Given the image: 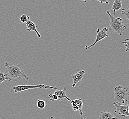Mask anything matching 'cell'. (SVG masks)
<instances>
[{"label":"cell","mask_w":129,"mask_h":119,"mask_svg":"<svg viewBox=\"0 0 129 119\" xmlns=\"http://www.w3.org/2000/svg\"><path fill=\"white\" fill-rule=\"evenodd\" d=\"M30 18L29 16H26L25 14H22V16L20 17L19 19H20L21 22L22 23H26V22H27L28 19Z\"/></svg>","instance_id":"obj_15"},{"label":"cell","mask_w":129,"mask_h":119,"mask_svg":"<svg viewBox=\"0 0 129 119\" xmlns=\"http://www.w3.org/2000/svg\"><path fill=\"white\" fill-rule=\"evenodd\" d=\"M106 13L109 15L110 19L109 30L112 31L117 35H122L123 32L126 29V27L124 24L122 19L119 17H115L112 16L109 11H107Z\"/></svg>","instance_id":"obj_2"},{"label":"cell","mask_w":129,"mask_h":119,"mask_svg":"<svg viewBox=\"0 0 129 119\" xmlns=\"http://www.w3.org/2000/svg\"><path fill=\"white\" fill-rule=\"evenodd\" d=\"M113 104L116 108L114 112L124 117L129 116V103H127V105H122L114 102Z\"/></svg>","instance_id":"obj_6"},{"label":"cell","mask_w":129,"mask_h":119,"mask_svg":"<svg viewBox=\"0 0 129 119\" xmlns=\"http://www.w3.org/2000/svg\"><path fill=\"white\" fill-rule=\"evenodd\" d=\"M129 6H128L126 9H122V14L124 15V17L127 20H129Z\"/></svg>","instance_id":"obj_14"},{"label":"cell","mask_w":129,"mask_h":119,"mask_svg":"<svg viewBox=\"0 0 129 119\" xmlns=\"http://www.w3.org/2000/svg\"><path fill=\"white\" fill-rule=\"evenodd\" d=\"M114 101L115 103L119 104H123L125 102L129 103L128 97L129 96L128 88L118 85L114 89Z\"/></svg>","instance_id":"obj_3"},{"label":"cell","mask_w":129,"mask_h":119,"mask_svg":"<svg viewBox=\"0 0 129 119\" xmlns=\"http://www.w3.org/2000/svg\"><path fill=\"white\" fill-rule=\"evenodd\" d=\"M72 108H73V110H74V111H77V110H78V108L77 106L76 105H73V106H72Z\"/></svg>","instance_id":"obj_19"},{"label":"cell","mask_w":129,"mask_h":119,"mask_svg":"<svg viewBox=\"0 0 129 119\" xmlns=\"http://www.w3.org/2000/svg\"><path fill=\"white\" fill-rule=\"evenodd\" d=\"M109 29H107V27H104L102 29H100L99 28H98L97 30V36L96 40H95L94 42L92 43V45L87 46V45H85V49L87 50H91V48L93 47L96 45L97 43L99 42L102 40L104 39V38L109 37V35H107V33L108 32Z\"/></svg>","instance_id":"obj_5"},{"label":"cell","mask_w":129,"mask_h":119,"mask_svg":"<svg viewBox=\"0 0 129 119\" xmlns=\"http://www.w3.org/2000/svg\"><path fill=\"white\" fill-rule=\"evenodd\" d=\"M40 88H51V89H54L55 90H58L60 89H62L63 88L60 87L59 86H55V87H52L50 86H47L45 84L36 85H19L13 87V89L14 90L15 93H17L18 92H22L24 91L29 90V89H33Z\"/></svg>","instance_id":"obj_4"},{"label":"cell","mask_w":129,"mask_h":119,"mask_svg":"<svg viewBox=\"0 0 129 119\" xmlns=\"http://www.w3.org/2000/svg\"><path fill=\"white\" fill-rule=\"evenodd\" d=\"M85 74V72L84 70H81L79 72H76L71 75V78L73 80L72 87H74L78 82H79L83 78Z\"/></svg>","instance_id":"obj_7"},{"label":"cell","mask_w":129,"mask_h":119,"mask_svg":"<svg viewBox=\"0 0 129 119\" xmlns=\"http://www.w3.org/2000/svg\"><path fill=\"white\" fill-rule=\"evenodd\" d=\"M48 99H50V101H56L58 100V97L56 94H50L48 95Z\"/></svg>","instance_id":"obj_16"},{"label":"cell","mask_w":129,"mask_h":119,"mask_svg":"<svg viewBox=\"0 0 129 119\" xmlns=\"http://www.w3.org/2000/svg\"><path fill=\"white\" fill-rule=\"evenodd\" d=\"M50 119H55V118H54L53 117L51 116L50 117Z\"/></svg>","instance_id":"obj_21"},{"label":"cell","mask_w":129,"mask_h":119,"mask_svg":"<svg viewBox=\"0 0 129 119\" xmlns=\"http://www.w3.org/2000/svg\"><path fill=\"white\" fill-rule=\"evenodd\" d=\"M6 80V77L3 72H0V83Z\"/></svg>","instance_id":"obj_18"},{"label":"cell","mask_w":129,"mask_h":119,"mask_svg":"<svg viewBox=\"0 0 129 119\" xmlns=\"http://www.w3.org/2000/svg\"><path fill=\"white\" fill-rule=\"evenodd\" d=\"M129 40L128 39H125L124 42H123V44L124 45V47H125V51L127 52H129Z\"/></svg>","instance_id":"obj_17"},{"label":"cell","mask_w":129,"mask_h":119,"mask_svg":"<svg viewBox=\"0 0 129 119\" xmlns=\"http://www.w3.org/2000/svg\"><path fill=\"white\" fill-rule=\"evenodd\" d=\"M4 66L6 68L4 74L6 77V80L16 82L24 78L26 80V82H27L29 78L24 72L22 66L8 62H5Z\"/></svg>","instance_id":"obj_1"},{"label":"cell","mask_w":129,"mask_h":119,"mask_svg":"<svg viewBox=\"0 0 129 119\" xmlns=\"http://www.w3.org/2000/svg\"><path fill=\"white\" fill-rule=\"evenodd\" d=\"M99 119H117V118L114 116L112 113L104 111L100 114Z\"/></svg>","instance_id":"obj_11"},{"label":"cell","mask_w":129,"mask_h":119,"mask_svg":"<svg viewBox=\"0 0 129 119\" xmlns=\"http://www.w3.org/2000/svg\"><path fill=\"white\" fill-rule=\"evenodd\" d=\"M67 87H65L62 89L55 91L54 94H56L57 95L58 101H62L64 98L67 99L69 101H71V100L68 97H67V96L66 94V93L67 91Z\"/></svg>","instance_id":"obj_8"},{"label":"cell","mask_w":129,"mask_h":119,"mask_svg":"<svg viewBox=\"0 0 129 119\" xmlns=\"http://www.w3.org/2000/svg\"><path fill=\"white\" fill-rule=\"evenodd\" d=\"M72 106L76 105L78 108V110H79L80 114L81 115H83V112L82 111V108L83 106V102L82 99L80 98H77V99H73L71 101Z\"/></svg>","instance_id":"obj_10"},{"label":"cell","mask_w":129,"mask_h":119,"mask_svg":"<svg viewBox=\"0 0 129 119\" xmlns=\"http://www.w3.org/2000/svg\"><path fill=\"white\" fill-rule=\"evenodd\" d=\"M25 24H26V28H27V31H35V32L36 33L38 37H41V35H40V33L38 31L37 29V26L35 25V23L32 22L30 20V18H29L28 19L27 22H26Z\"/></svg>","instance_id":"obj_9"},{"label":"cell","mask_w":129,"mask_h":119,"mask_svg":"<svg viewBox=\"0 0 129 119\" xmlns=\"http://www.w3.org/2000/svg\"><path fill=\"white\" fill-rule=\"evenodd\" d=\"M37 107L40 109H43L46 106V103L44 100L42 99H39L37 100Z\"/></svg>","instance_id":"obj_13"},{"label":"cell","mask_w":129,"mask_h":119,"mask_svg":"<svg viewBox=\"0 0 129 119\" xmlns=\"http://www.w3.org/2000/svg\"><path fill=\"white\" fill-rule=\"evenodd\" d=\"M122 8V3L120 0H115L113 3L112 6V10L114 12V15L115 14V12Z\"/></svg>","instance_id":"obj_12"},{"label":"cell","mask_w":129,"mask_h":119,"mask_svg":"<svg viewBox=\"0 0 129 119\" xmlns=\"http://www.w3.org/2000/svg\"><path fill=\"white\" fill-rule=\"evenodd\" d=\"M98 2H99L101 4H103L104 3H105L106 4H109V2L107 1H98Z\"/></svg>","instance_id":"obj_20"}]
</instances>
